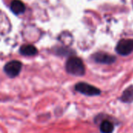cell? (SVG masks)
Instances as JSON below:
<instances>
[{"label":"cell","instance_id":"cell-1","mask_svg":"<svg viewBox=\"0 0 133 133\" xmlns=\"http://www.w3.org/2000/svg\"><path fill=\"white\" fill-rule=\"evenodd\" d=\"M65 69L68 73L76 76H82L85 74V66L83 61L77 57L69 58L65 64Z\"/></svg>","mask_w":133,"mask_h":133},{"label":"cell","instance_id":"cell-2","mask_svg":"<svg viewBox=\"0 0 133 133\" xmlns=\"http://www.w3.org/2000/svg\"><path fill=\"white\" fill-rule=\"evenodd\" d=\"M75 90L77 92L88 97L99 96L101 94V91L99 88L84 82L76 83L75 86Z\"/></svg>","mask_w":133,"mask_h":133},{"label":"cell","instance_id":"cell-3","mask_svg":"<svg viewBox=\"0 0 133 133\" xmlns=\"http://www.w3.org/2000/svg\"><path fill=\"white\" fill-rule=\"evenodd\" d=\"M21 69H22V63L19 61L14 60V61H10L5 64V65L4 66V72L8 76L11 78H14L19 74Z\"/></svg>","mask_w":133,"mask_h":133},{"label":"cell","instance_id":"cell-4","mask_svg":"<svg viewBox=\"0 0 133 133\" xmlns=\"http://www.w3.org/2000/svg\"><path fill=\"white\" fill-rule=\"evenodd\" d=\"M117 52L123 56L130 55L133 51V40L123 39L121 40L116 47Z\"/></svg>","mask_w":133,"mask_h":133},{"label":"cell","instance_id":"cell-5","mask_svg":"<svg viewBox=\"0 0 133 133\" xmlns=\"http://www.w3.org/2000/svg\"><path fill=\"white\" fill-rule=\"evenodd\" d=\"M94 60L97 62V63H101V64H112L116 61V58L114 57L113 55L104 53V52H99L95 54L93 56Z\"/></svg>","mask_w":133,"mask_h":133},{"label":"cell","instance_id":"cell-6","mask_svg":"<svg viewBox=\"0 0 133 133\" xmlns=\"http://www.w3.org/2000/svg\"><path fill=\"white\" fill-rule=\"evenodd\" d=\"M119 101L125 104L133 103V86L127 87L123 91L121 97H119Z\"/></svg>","mask_w":133,"mask_h":133},{"label":"cell","instance_id":"cell-7","mask_svg":"<svg viewBox=\"0 0 133 133\" xmlns=\"http://www.w3.org/2000/svg\"><path fill=\"white\" fill-rule=\"evenodd\" d=\"M10 9L12 11V12H14L15 14H21L26 9L25 5L20 0L12 1V2L10 4Z\"/></svg>","mask_w":133,"mask_h":133},{"label":"cell","instance_id":"cell-8","mask_svg":"<svg viewBox=\"0 0 133 133\" xmlns=\"http://www.w3.org/2000/svg\"><path fill=\"white\" fill-rule=\"evenodd\" d=\"M19 51L22 55H26V56H33L35 55L37 53V49L31 44H26L21 46Z\"/></svg>","mask_w":133,"mask_h":133},{"label":"cell","instance_id":"cell-9","mask_svg":"<svg viewBox=\"0 0 133 133\" xmlns=\"http://www.w3.org/2000/svg\"><path fill=\"white\" fill-rule=\"evenodd\" d=\"M115 130L114 124L108 120L102 121L100 125V131L101 133H112Z\"/></svg>","mask_w":133,"mask_h":133}]
</instances>
